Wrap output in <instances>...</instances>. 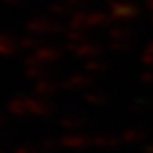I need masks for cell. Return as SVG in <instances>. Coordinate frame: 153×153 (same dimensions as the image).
I'll return each mask as SVG.
<instances>
[{"instance_id":"obj_2","label":"cell","mask_w":153,"mask_h":153,"mask_svg":"<svg viewBox=\"0 0 153 153\" xmlns=\"http://www.w3.org/2000/svg\"><path fill=\"white\" fill-rule=\"evenodd\" d=\"M0 153H2V150H0Z\"/></svg>"},{"instance_id":"obj_1","label":"cell","mask_w":153,"mask_h":153,"mask_svg":"<svg viewBox=\"0 0 153 153\" xmlns=\"http://www.w3.org/2000/svg\"><path fill=\"white\" fill-rule=\"evenodd\" d=\"M3 122H5V117H3V116H2V114H0V127H2V126H3Z\"/></svg>"}]
</instances>
